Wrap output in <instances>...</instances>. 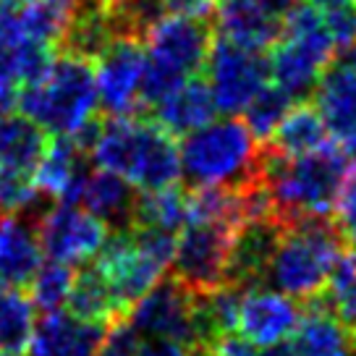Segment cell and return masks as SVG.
<instances>
[{
  "label": "cell",
  "instance_id": "6da1fadb",
  "mask_svg": "<svg viewBox=\"0 0 356 356\" xmlns=\"http://www.w3.org/2000/svg\"><path fill=\"white\" fill-rule=\"evenodd\" d=\"M87 157L102 170L126 178L136 191L165 189L181 178L176 136L139 115L100 121Z\"/></svg>",
  "mask_w": 356,
  "mask_h": 356
},
{
  "label": "cell",
  "instance_id": "7a4b0ae2",
  "mask_svg": "<svg viewBox=\"0 0 356 356\" xmlns=\"http://www.w3.org/2000/svg\"><path fill=\"white\" fill-rule=\"evenodd\" d=\"M348 168V155L333 142L296 157H278L262 147L259 181L278 222L327 218Z\"/></svg>",
  "mask_w": 356,
  "mask_h": 356
},
{
  "label": "cell",
  "instance_id": "3957f363",
  "mask_svg": "<svg viewBox=\"0 0 356 356\" xmlns=\"http://www.w3.org/2000/svg\"><path fill=\"white\" fill-rule=\"evenodd\" d=\"M343 238L327 218L280 222L273 249L265 259L259 283H267L291 299L312 301L327 286Z\"/></svg>",
  "mask_w": 356,
  "mask_h": 356
},
{
  "label": "cell",
  "instance_id": "277c9868",
  "mask_svg": "<svg viewBox=\"0 0 356 356\" xmlns=\"http://www.w3.org/2000/svg\"><path fill=\"white\" fill-rule=\"evenodd\" d=\"M16 111L53 136H74L81 126L95 121L100 111L92 60L56 53L42 76L19 87Z\"/></svg>",
  "mask_w": 356,
  "mask_h": 356
},
{
  "label": "cell",
  "instance_id": "5b68a950",
  "mask_svg": "<svg viewBox=\"0 0 356 356\" xmlns=\"http://www.w3.org/2000/svg\"><path fill=\"white\" fill-rule=\"evenodd\" d=\"M262 142L234 115L204 123L178 147L181 176L191 186H244L259 176Z\"/></svg>",
  "mask_w": 356,
  "mask_h": 356
},
{
  "label": "cell",
  "instance_id": "8992f818",
  "mask_svg": "<svg viewBox=\"0 0 356 356\" xmlns=\"http://www.w3.org/2000/svg\"><path fill=\"white\" fill-rule=\"evenodd\" d=\"M212 22L184 16V13H160L142 34L147 53L145 87H142V102L145 108H152L157 100H163L173 87L184 79L197 76L207 50L212 44Z\"/></svg>",
  "mask_w": 356,
  "mask_h": 356
},
{
  "label": "cell",
  "instance_id": "52a82bcc",
  "mask_svg": "<svg viewBox=\"0 0 356 356\" xmlns=\"http://www.w3.org/2000/svg\"><path fill=\"white\" fill-rule=\"evenodd\" d=\"M335 44L325 29L323 11L309 0L296 3L283 19L280 34L270 47L267 68L273 84H278L291 100L307 97L330 66Z\"/></svg>",
  "mask_w": 356,
  "mask_h": 356
},
{
  "label": "cell",
  "instance_id": "ba28073f",
  "mask_svg": "<svg viewBox=\"0 0 356 356\" xmlns=\"http://www.w3.org/2000/svg\"><path fill=\"white\" fill-rule=\"evenodd\" d=\"M238 225L218 220H189L176 236L173 278L191 293H210L231 283V262Z\"/></svg>",
  "mask_w": 356,
  "mask_h": 356
},
{
  "label": "cell",
  "instance_id": "9c48e42d",
  "mask_svg": "<svg viewBox=\"0 0 356 356\" xmlns=\"http://www.w3.org/2000/svg\"><path fill=\"white\" fill-rule=\"evenodd\" d=\"M204 71H207V89L212 102L218 113L225 115L244 113L257 92L270 81L265 53L241 47L222 37H212Z\"/></svg>",
  "mask_w": 356,
  "mask_h": 356
},
{
  "label": "cell",
  "instance_id": "30bf717a",
  "mask_svg": "<svg viewBox=\"0 0 356 356\" xmlns=\"http://www.w3.org/2000/svg\"><path fill=\"white\" fill-rule=\"evenodd\" d=\"M97 108L108 118L139 115L145 111L142 87H145L147 53L139 37H115L100 56L92 60Z\"/></svg>",
  "mask_w": 356,
  "mask_h": 356
},
{
  "label": "cell",
  "instance_id": "8fae6325",
  "mask_svg": "<svg viewBox=\"0 0 356 356\" xmlns=\"http://www.w3.org/2000/svg\"><path fill=\"white\" fill-rule=\"evenodd\" d=\"M126 320L142 338L178 341L200 351L197 293H191L176 278L157 280L145 296H139L129 307Z\"/></svg>",
  "mask_w": 356,
  "mask_h": 356
},
{
  "label": "cell",
  "instance_id": "7c38bea8",
  "mask_svg": "<svg viewBox=\"0 0 356 356\" xmlns=\"http://www.w3.org/2000/svg\"><path fill=\"white\" fill-rule=\"evenodd\" d=\"M92 265L102 273L108 280L113 296L118 299L123 312H129L134 301L145 296L147 291L163 280V273L168 270L165 262L145 252L131 236V228H115L102 241L100 252L95 254Z\"/></svg>",
  "mask_w": 356,
  "mask_h": 356
},
{
  "label": "cell",
  "instance_id": "4fadbf2b",
  "mask_svg": "<svg viewBox=\"0 0 356 356\" xmlns=\"http://www.w3.org/2000/svg\"><path fill=\"white\" fill-rule=\"evenodd\" d=\"M40 244L47 259L66 262V265H87L100 252L102 241L108 238L111 228L84 207L71 202L50 204L37 222Z\"/></svg>",
  "mask_w": 356,
  "mask_h": 356
},
{
  "label": "cell",
  "instance_id": "5bb4252c",
  "mask_svg": "<svg viewBox=\"0 0 356 356\" xmlns=\"http://www.w3.org/2000/svg\"><path fill=\"white\" fill-rule=\"evenodd\" d=\"M301 320L296 301L275 289L246 286L236 312V333L257 348H265L291 338Z\"/></svg>",
  "mask_w": 356,
  "mask_h": 356
},
{
  "label": "cell",
  "instance_id": "9a60e30c",
  "mask_svg": "<svg viewBox=\"0 0 356 356\" xmlns=\"http://www.w3.org/2000/svg\"><path fill=\"white\" fill-rule=\"evenodd\" d=\"M314 108L323 115L330 142L356 157V68L346 63L325 68L314 84Z\"/></svg>",
  "mask_w": 356,
  "mask_h": 356
},
{
  "label": "cell",
  "instance_id": "2e32d148",
  "mask_svg": "<svg viewBox=\"0 0 356 356\" xmlns=\"http://www.w3.org/2000/svg\"><path fill=\"white\" fill-rule=\"evenodd\" d=\"M108 325L84 320L71 312H44L34 323L26 351L29 356H95L105 338Z\"/></svg>",
  "mask_w": 356,
  "mask_h": 356
},
{
  "label": "cell",
  "instance_id": "e0dca14e",
  "mask_svg": "<svg viewBox=\"0 0 356 356\" xmlns=\"http://www.w3.org/2000/svg\"><path fill=\"white\" fill-rule=\"evenodd\" d=\"M87 163V152L74 142V136H53L47 139V147L32 173L34 189L47 200L74 204L79 186L89 170Z\"/></svg>",
  "mask_w": 356,
  "mask_h": 356
},
{
  "label": "cell",
  "instance_id": "ac0fdd59",
  "mask_svg": "<svg viewBox=\"0 0 356 356\" xmlns=\"http://www.w3.org/2000/svg\"><path fill=\"white\" fill-rule=\"evenodd\" d=\"M37 218L26 212H11L0 222V283L24 289L37 267L42 265L44 252L40 244Z\"/></svg>",
  "mask_w": 356,
  "mask_h": 356
},
{
  "label": "cell",
  "instance_id": "d6986e66",
  "mask_svg": "<svg viewBox=\"0 0 356 356\" xmlns=\"http://www.w3.org/2000/svg\"><path fill=\"white\" fill-rule=\"evenodd\" d=\"M136 197L139 191L126 178L97 168V170H87L74 204L84 207L89 215H95L111 231H115V228H129L134 222Z\"/></svg>",
  "mask_w": 356,
  "mask_h": 356
},
{
  "label": "cell",
  "instance_id": "ffe728a7",
  "mask_svg": "<svg viewBox=\"0 0 356 356\" xmlns=\"http://www.w3.org/2000/svg\"><path fill=\"white\" fill-rule=\"evenodd\" d=\"M218 37L267 53L280 34V19L270 13L259 0H218Z\"/></svg>",
  "mask_w": 356,
  "mask_h": 356
},
{
  "label": "cell",
  "instance_id": "44dd1931",
  "mask_svg": "<svg viewBox=\"0 0 356 356\" xmlns=\"http://www.w3.org/2000/svg\"><path fill=\"white\" fill-rule=\"evenodd\" d=\"M152 108H155L157 123L173 136H186V134L197 131L218 115L207 81H202L197 76L184 79Z\"/></svg>",
  "mask_w": 356,
  "mask_h": 356
},
{
  "label": "cell",
  "instance_id": "7402d4cb",
  "mask_svg": "<svg viewBox=\"0 0 356 356\" xmlns=\"http://www.w3.org/2000/svg\"><path fill=\"white\" fill-rule=\"evenodd\" d=\"M291 343L296 356H356V335L325 309L320 296L301 314Z\"/></svg>",
  "mask_w": 356,
  "mask_h": 356
},
{
  "label": "cell",
  "instance_id": "603a6c76",
  "mask_svg": "<svg viewBox=\"0 0 356 356\" xmlns=\"http://www.w3.org/2000/svg\"><path fill=\"white\" fill-rule=\"evenodd\" d=\"M47 131L24 113H0V173L32 176L44 147Z\"/></svg>",
  "mask_w": 356,
  "mask_h": 356
},
{
  "label": "cell",
  "instance_id": "cb8c5ba5",
  "mask_svg": "<svg viewBox=\"0 0 356 356\" xmlns=\"http://www.w3.org/2000/svg\"><path fill=\"white\" fill-rule=\"evenodd\" d=\"M327 142L330 136L323 123V115L309 102H299L296 108L291 105L289 113L280 118L275 131L270 134V139L262 147L278 157H296L314 152Z\"/></svg>",
  "mask_w": 356,
  "mask_h": 356
},
{
  "label": "cell",
  "instance_id": "d4e9b609",
  "mask_svg": "<svg viewBox=\"0 0 356 356\" xmlns=\"http://www.w3.org/2000/svg\"><path fill=\"white\" fill-rule=\"evenodd\" d=\"M66 307L76 317L105 323V325L126 317L123 307L113 296L108 280L102 278V273L92 262L84 270L74 273V283H71V291H68L66 296Z\"/></svg>",
  "mask_w": 356,
  "mask_h": 356
},
{
  "label": "cell",
  "instance_id": "484cf974",
  "mask_svg": "<svg viewBox=\"0 0 356 356\" xmlns=\"http://www.w3.org/2000/svg\"><path fill=\"white\" fill-rule=\"evenodd\" d=\"M113 40H115V32H113L108 8L76 3V11L71 16L66 34L60 40V53L95 60Z\"/></svg>",
  "mask_w": 356,
  "mask_h": 356
},
{
  "label": "cell",
  "instance_id": "4316f807",
  "mask_svg": "<svg viewBox=\"0 0 356 356\" xmlns=\"http://www.w3.org/2000/svg\"><path fill=\"white\" fill-rule=\"evenodd\" d=\"M74 11L76 0H19L24 37L32 42L58 47Z\"/></svg>",
  "mask_w": 356,
  "mask_h": 356
},
{
  "label": "cell",
  "instance_id": "83f0119b",
  "mask_svg": "<svg viewBox=\"0 0 356 356\" xmlns=\"http://www.w3.org/2000/svg\"><path fill=\"white\" fill-rule=\"evenodd\" d=\"M189 218V191H184L178 184L155 191H139L136 207H134V222L139 225H155L163 231H173L186 225Z\"/></svg>",
  "mask_w": 356,
  "mask_h": 356
},
{
  "label": "cell",
  "instance_id": "f1b7e54d",
  "mask_svg": "<svg viewBox=\"0 0 356 356\" xmlns=\"http://www.w3.org/2000/svg\"><path fill=\"white\" fill-rule=\"evenodd\" d=\"M34 304L24 289L0 291V354H24L34 330Z\"/></svg>",
  "mask_w": 356,
  "mask_h": 356
},
{
  "label": "cell",
  "instance_id": "f546056e",
  "mask_svg": "<svg viewBox=\"0 0 356 356\" xmlns=\"http://www.w3.org/2000/svg\"><path fill=\"white\" fill-rule=\"evenodd\" d=\"M325 309L333 314L341 325H346L356 335V252L341 254L333 273L327 278V286L320 293Z\"/></svg>",
  "mask_w": 356,
  "mask_h": 356
},
{
  "label": "cell",
  "instance_id": "4dcf8cb0",
  "mask_svg": "<svg viewBox=\"0 0 356 356\" xmlns=\"http://www.w3.org/2000/svg\"><path fill=\"white\" fill-rule=\"evenodd\" d=\"M71 283H74V267L44 257L42 265L37 267V273L32 275V280L26 283L34 309H63L68 291H71Z\"/></svg>",
  "mask_w": 356,
  "mask_h": 356
},
{
  "label": "cell",
  "instance_id": "1f68e13d",
  "mask_svg": "<svg viewBox=\"0 0 356 356\" xmlns=\"http://www.w3.org/2000/svg\"><path fill=\"white\" fill-rule=\"evenodd\" d=\"M291 102L293 100H291L289 95L278 84H270V81L257 92L254 100L249 102L244 111V123L249 126V131L257 136V142L265 145L267 139H270V134L275 131L280 118L289 113Z\"/></svg>",
  "mask_w": 356,
  "mask_h": 356
},
{
  "label": "cell",
  "instance_id": "d6a6232c",
  "mask_svg": "<svg viewBox=\"0 0 356 356\" xmlns=\"http://www.w3.org/2000/svg\"><path fill=\"white\" fill-rule=\"evenodd\" d=\"M335 228L346 244L356 252V165L346 168L343 181L335 194Z\"/></svg>",
  "mask_w": 356,
  "mask_h": 356
},
{
  "label": "cell",
  "instance_id": "836d02e7",
  "mask_svg": "<svg viewBox=\"0 0 356 356\" xmlns=\"http://www.w3.org/2000/svg\"><path fill=\"white\" fill-rule=\"evenodd\" d=\"M320 11L335 50H348L351 44H356V0H335L330 6H323Z\"/></svg>",
  "mask_w": 356,
  "mask_h": 356
},
{
  "label": "cell",
  "instance_id": "e575fe53",
  "mask_svg": "<svg viewBox=\"0 0 356 356\" xmlns=\"http://www.w3.org/2000/svg\"><path fill=\"white\" fill-rule=\"evenodd\" d=\"M139 346H142V335L134 330L126 317H121L108 325L105 338L95 356H136Z\"/></svg>",
  "mask_w": 356,
  "mask_h": 356
},
{
  "label": "cell",
  "instance_id": "d590c367",
  "mask_svg": "<svg viewBox=\"0 0 356 356\" xmlns=\"http://www.w3.org/2000/svg\"><path fill=\"white\" fill-rule=\"evenodd\" d=\"M136 356H200L197 348L178 341H165V338H142V346Z\"/></svg>",
  "mask_w": 356,
  "mask_h": 356
},
{
  "label": "cell",
  "instance_id": "8d00e7d4",
  "mask_svg": "<svg viewBox=\"0 0 356 356\" xmlns=\"http://www.w3.org/2000/svg\"><path fill=\"white\" fill-rule=\"evenodd\" d=\"M257 356H296V351H293V343L286 338V341H278L273 346H265Z\"/></svg>",
  "mask_w": 356,
  "mask_h": 356
},
{
  "label": "cell",
  "instance_id": "74e56055",
  "mask_svg": "<svg viewBox=\"0 0 356 356\" xmlns=\"http://www.w3.org/2000/svg\"><path fill=\"white\" fill-rule=\"evenodd\" d=\"M259 3H262V6H265L270 13H275L278 19H283V16H286L291 8L299 3V0H259Z\"/></svg>",
  "mask_w": 356,
  "mask_h": 356
},
{
  "label": "cell",
  "instance_id": "f35d334b",
  "mask_svg": "<svg viewBox=\"0 0 356 356\" xmlns=\"http://www.w3.org/2000/svg\"><path fill=\"white\" fill-rule=\"evenodd\" d=\"M343 63L346 66L356 68V44H351L348 50H343Z\"/></svg>",
  "mask_w": 356,
  "mask_h": 356
},
{
  "label": "cell",
  "instance_id": "ab89813d",
  "mask_svg": "<svg viewBox=\"0 0 356 356\" xmlns=\"http://www.w3.org/2000/svg\"><path fill=\"white\" fill-rule=\"evenodd\" d=\"M3 218H6V210H3V207H0V222H3Z\"/></svg>",
  "mask_w": 356,
  "mask_h": 356
},
{
  "label": "cell",
  "instance_id": "60d3db41",
  "mask_svg": "<svg viewBox=\"0 0 356 356\" xmlns=\"http://www.w3.org/2000/svg\"><path fill=\"white\" fill-rule=\"evenodd\" d=\"M6 356H22V354H6Z\"/></svg>",
  "mask_w": 356,
  "mask_h": 356
},
{
  "label": "cell",
  "instance_id": "b9f144b4",
  "mask_svg": "<svg viewBox=\"0 0 356 356\" xmlns=\"http://www.w3.org/2000/svg\"><path fill=\"white\" fill-rule=\"evenodd\" d=\"M215 3H218V0H215Z\"/></svg>",
  "mask_w": 356,
  "mask_h": 356
}]
</instances>
